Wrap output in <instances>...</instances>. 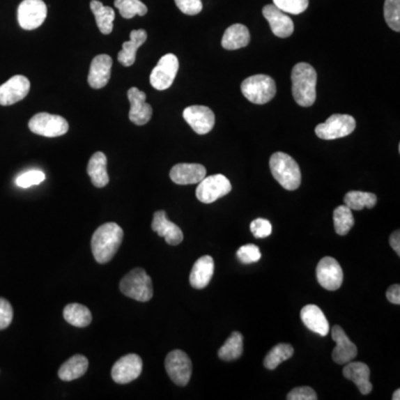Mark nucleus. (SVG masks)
Segmentation results:
<instances>
[{
	"label": "nucleus",
	"mask_w": 400,
	"mask_h": 400,
	"mask_svg": "<svg viewBox=\"0 0 400 400\" xmlns=\"http://www.w3.org/2000/svg\"><path fill=\"white\" fill-rule=\"evenodd\" d=\"M143 371V360L138 355L129 354L117 360L111 369V377L117 384H129Z\"/></svg>",
	"instance_id": "ddd939ff"
},
{
	"label": "nucleus",
	"mask_w": 400,
	"mask_h": 400,
	"mask_svg": "<svg viewBox=\"0 0 400 400\" xmlns=\"http://www.w3.org/2000/svg\"><path fill=\"white\" fill-rule=\"evenodd\" d=\"M113 59L108 55H98L93 58L88 74V84L93 89H102L109 82Z\"/></svg>",
	"instance_id": "aec40b11"
},
{
	"label": "nucleus",
	"mask_w": 400,
	"mask_h": 400,
	"mask_svg": "<svg viewBox=\"0 0 400 400\" xmlns=\"http://www.w3.org/2000/svg\"><path fill=\"white\" fill-rule=\"evenodd\" d=\"M151 229L156 231L160 237H164L166 243L171 246H177L184 240V233L180 227L168 220L166 211L158 210L155 213Z\"/></svg>",
	"instance_id": "6ab92c4d"
},
{
	"label": "nucleus",
	"mask_w": 400,
	"mask_h": 400,
	"mask_svg": "<svg viewBox=\"0 0 400 400\" xmlns=\"http://www.w3.org/2000/svg\"><path fill=\"white\" fill-rule=\"evenodd\" d=\"M31 91V82L22 75H16L0 86V105L10 106L27 96Z\"/></svg>",
	"instance_id": "4468645a"
},
{
	"label": "nucleus",
	"mask_w": 400,
	"mask_h": 400,
	"mask_svg": "<svg viewBox=\"0 0 400 400\" xmlns=\"http://www.w3.org/2000/svg\"><path fill=\"white\" fill-rule=\"evenodd\" d=\"M123 231L115 222H107L93 233L91 252L97 263H109L123 243Z\"/></svg>",
	"instance_id": "f257e3e1"
},
{
	"label": "nucleus",
	"mask_w": 400,
	"mask_h": 400,
	"mask_svg": "<svg viewBox=\"0 0 400 400\" xmlns=\"http://www.w3.org/2000/svg\"><path fill=\"white\" fill-rule=\"evenodd\" d=\"M14 310L10 302L5 298H0V330L7 328L13 321Z\"/></svg>",
	"instance_id": "37998d69"
},
{
	"label": "nucleus",
	"mask_w": 400,
	"mask_h": 400,
	"mask_svg": "<svg viewBox=\"0 0 400 400\" xmlns=\"http://www.w3.org/2000/svg\"><path fill=\"white\" fill-rule=\"evenodd\" d=\"M115 7L125 20H132L134 16H145L148 11L147 6L140 0H115Z\"/></svg>",
	"instance_id": "f704fd0d"
},
{
	"label": "nucleus",
	"mask_w": 400,
	"mask_h": 400,
	"mask_svg": "<svg viewBox=\"0 0 400 400\" xmlns=\"http://www.w3.org/2000/svg\"><path fill=\"white\" fill-rule=\"evenodd\" d=\"M164 367L170 379L178 386L184 387L190 383L192 374V364L186 353L179 349L170 351L164 360Z\"/></svg>",
	"instance_id": "1a4fd4ad"
},
{
	"label": "nucleus",
	"mask_w": 400,
	"mask_h": 400,
	"mask_svg": "<svg viewBox=\"0 0 400 400\" xmlns=\"http://www.w3.org/2000/svg\"><path fill=\"white\" fill-rule=\"evenodd\" d=\"M244 351V337L239 332H233L231 337L226 340L225 344L218 351V357L225 362L238 360Z\"/></svg>",
	"instance_id": "7c9ffc66"
},
{
	"label": "nucleus",
	"mask_w": 400,
	"mask_h": 400,
	"mask_svg": "<svg viewBox=\"0 0 400 400\" xmlns=\"http://www.w3.org/2000/svg\"><path fill=\"white\" fill-rule=\"evenodd\" d=\"M332 217L334 231L339 236H345L351 231V228L354 227V215L351 213V209L346 205L338 206L337 208L334 209Z\"/></svg>",
	"instance_id": "72a5a7b5"
},
{
	"label": "nucleus",
	"mask_w": 400,
	"mask_h": 400,
	"mask_svg": "<svg viewBox=\"0 0 400 400\" xmlns=\"http://www.w3.org/2000/svg\"><path fill=\"white\" fill-rule=\"evenodd\" d=\"M344 201L351 210H362L364 208H374L377 203V196L371 192L353 190L346 194Z\"/></svg>",
	"instance_id": "2f4dec72"
},
{
	"label": "nucleus",
	"mask_w": 400,
	"mask_h": 400,
	"mask_svg": "<svg viewBox=\"0 0 400 400\" xmlns=\"http://www.w3.org/2000/svg\"><path fill=\"white\" fill-rule=\"evenodd\" d=\"M386 297L392 304H400V286L398 284L396 285L390 286L387 289Z\"/></svg>",
	"instance_id": "c03bdc74"
},
{
	"label": "nucleus",
	"mask_w": 400,
	"mask_h": 400,
	"mask_svg": "<svg viewBox=\"0 0 400 400\" xmlns=\"http://www.w3.org/2000/svg\"><path fill=\"white\" fill-rule=\"evenodd\" d=\"M88 369V360L82 355H75L61 364L58 371L59 378L63 381H72L85 375Z\"/></svg>",
	"instance_id": "cd10ccee"
},
{
	"label": "nucleus",
	"mask_w": 400,
	"mask_h": 400,
	"mask_svg": "<svg viewBox=\"0 0 400 400\" xmlns=\"http://www.w3.org/2000/svg\"><path fill=\"white\" fill-rule=\"evenodd\" d=\"M130 110H129V121L137 126H144L149 123L153 116V108L151 105L146 102V93L139 91L138 88L132 87L127 93Z\"/></svg>",
	"instance_id": "dca6fc26"
},
{
	"label": "nucleus",
	"mask_w": 400,
	"mask_h": 400,
	"mask_svg": "<svg viewBox=\"0 0 400 400\" xmlns=\"http://www.w3.org/2000/svg\"><path fill=\"white\" fill-rule=\"evenodd\" d=\"M390 241L392 249L395 250L398 256H400V231H396L395 233H392Z\"/></svg>",
	"instance_id": "a18cd8bd"
},
{
	"label": "nucleus",
	"mask_w": 400,
	"mask_h": 400,
	"mask_svg": "<svg viewBox=\"0 0 400 400\" xmlns=\"http://www.w3.org/2000/svg\"><path fill=\"white\" fill-rule=\"evenodd\" d=\"M18 24L25 31L40 27L47 18V6L43 0H22L18 7Z\"/></svg>",
	"instance_id": "9d476101"
},
{
	"label": "nucleus",
	"mask_w": 400,
	"mask_h": 400,
	"mask_svg": "<svg viewBox=\"0 0 400 400\" xmlns=\"http://www.w3.org/2000/svg\"><path fill=\"white\" fill-rule=\"evenodd\" d=\"M179 10L190 16H195L203 10L201 0H175Z\"/></svg>",
	"instance_id": "a19ab883"
},
{
	"label": "nucleus",
	"mask_w": 400,
	"mask_h": 400,
	"mask_svg": "<svg viewBox=\"0 0 400 400\" xmlns=\"http://www.w3.org/2000/svg\"><path fill=\"white\" fill-rule=\"evenodd\" d=\"M87 173L91 183L97 188L107 186L109 175L107 171V157L102 151H97L91 156L87 166Z\"/></svg>",
	"instance_id": "393cba45"
},
{
	"label": "nucleus",
	"mask_w": 400,
	"mask_h": 400,
	"mask_svg": "<svg viewBox=\"0 0 400 400\" xmlns=\"http://www.w3.org/2000/svg\"><path fill=\"white\" fill-rule=\"evenodd\" d=\"M250 231L256 238H266L272 235V222L263 218H257L250 224Z\"/></svg>",
	"instance_id": "ea45409f"
},
{
	"label": "nucleus",
	"mask_w": 400,
	"mask_h": 400,
	"mask_svg": "<svg viewBox=\"0 0 400 400\" xmlns=\"http://www.w3.org/2000/svg\"><path fill=\"white\" fill-rule=\"evenodd\" d=\"M293 346L289 344H279L275 346L274 348L270 349L267 356L263 360V366L269 370H274L279 366L282 362H286L293 357Z\"/></svg>",
	"instance_id": "473e14b6"
},
{
	"label": "nucleus",
	"mask_w": 400,
	"mask_h": 400,
	"mask_svg": "<svg viewBox=\"0 0 400 400\" xmlns=\"http://www.w3.org/2000/svg\"><path fill=\"white\" fill-rule=\"evenodd\" d=\"M250 33L248 28L241 24H235L226 29L222 39V46L227 50L244 48L249 44Z\"/></svg>",
	"instance_id": "bb28decb"
},
{
	"label": "nucleus",
	"mask_w": 400,
	"mask_h": 400,
	"mask_svg": "<svg viewBox=\"0 0 400 400\" xmlns=\"http://www.w3.org/2000/svg\"><path fill=\"white\" fill-rule=\"evenodd\" d=\"M288 400H317L318 396L308 386L297 387L287 395Z\"/></svg>",
	"instance_id": "79ce46f5"
},
{
	"label": "nucleus",
	"mask_w": 400,
	"mask_h": 400,
	"mask_svg": "<svg viewBox=\"0 0 400 400\" xmlns=\"http://www.w3.org/2000/svg\"><path fill=\"white\" fill-rule=\"evenodd\" d=\"M147 40V33L144 29L132 31L130 33V40L123 44V49L118 52L117 59L125 67H130L136 61V54L139 47Z\"/></svg>",
	"instance_id": "a878e982"
},
{
	"label": "nucleus",
	"mask_w": 400,
	"mask_h": 400,
	"mask_svg": "<svg viewBox=\"0 0 400 400\" xmlns=\"http://www.w3.org/2000/svg\"><path fill=\"white\" fill-rule=\"evenodd\" d=\"M400 399V390H396L394 392V396H392V400H399Z\"/></svg>",
	"instance_id": "49530a36"
},
{
	"label": "nucleus",
	"mask_w": 400,
	"mask_h": 400,
	"mask_svg": "<svg viewBox=\"0 0 400 400\" xmlns=\"http://www.w3.org/2000/svg\"><path fill=\"white\" fill-rule=\"evenodd\" d=\"M28 127L33 134L48 138L61 137L69 130V123L66 119L61 116L48 113H39L33 116V118L28 123Z\"/></svg>",
	"instance_id": "423d86ee"
},
{
	"label": "nucleus",
	"mask_w": 400,
	"mask_h": 400,
	"mask_svg": "<svg viewBox=\"0 0 400 400\" xmlns=\"http://www.w3.org/2000/svg\"><path fill=\"white\" fill-rule=\"evenodd\" d=\"M231 192L229 179L222 174L205 177L198 183L196 197L203 203H215L216 200L228 195Z\"/></svg>",
	"instance_id": "6e6552de"
},
{
	"label": "nucleus",
	"mask_w": 400,
	"mask_h": 400,
	"mask_svg": "<svg viewBox=\"0 0 400 400\" xmlns=\"http://www.w3.org/2000/svg\"><path fill=\"white\" fill-rule=\"evenodd\" d=\"M237 258L243 263H257L261 261V252L256 245H244L237 250Z\"/></svg>",
	"instance_id": "58836bf2"
},
{
	"label": "nucleus",
	"mask_w": 400,
	"mask_h": 400,
	"mask_svg": "<svg viewBox=\"0 0 400 400\" xmlns=\"http://www.w3.org/2000/svg\"><path fill=\"white\" fill-rule=\"evenodd\" d=\"M302 323L309 330L318 334L321 337H326L330 327L323 310L316 305H306L300 311Z\"/></svg>",
	"instance_id": "4be33fe9"
},
{
	"label": "nucleus",
	"mask_w": 400,
	"mask_h": 400,
	"mask_svg": "<svg viewBox=\"0 0 400 400\" xmlns=\"http://www.w3.org/2000/svg\"><path fill=\"white\" fill-rule=\"evenodd\" d=\"M179 69V61L174 54L162 56L151 74V84L157 91H166L173 85Z\"/></svg>",
	"instance_id": "9b49d317"
},
{
	"label": "nucleus",
	"mask_w": 400,
	"mask_h": 400,
	"mask_svg": "<svg viewBox=\"0 0 400 400\" xmlns=\"http://www.w3.org/2000/svg\"><path fill=\"white\" fill-rule=\"evenodd\" d=\"M344 376L348 380L353 381L362 395H368L373 390L370 383V369L364 362H348L344 368Z\"/></svg>",
	"instance_id": "5701e85b"
},
{
	"label": "nucleus",
	"mask_w": 400,
	"mask_h": 400,
	"mask_svg": "<svg viewBox=\"0 0 400 400\" xmlns=\"http://www.w3.org/2000/svg\"><path fill=\"white\" fill-rule=\"evenodd\" d=\"M215 272V261L210 256H203L196 261L190 272V282L195 289H203L210 282Z\"/></svg>",
	"instance_id": "b1692460"
},
{
	"label": "nucleus",
	"mask_w": 400,
	"mask_h": 400,
	"mask_svg": "<svg viewBox=\"0 0 400 400\" xmlns=\"http://www.w3.org/2000/svg\"><path fill=\"white\" fill-rule=\"evenodd\" d=\"M384 16L392 31H400V0H385Z\"/></svg>",
	"instance_id": "c9c22d12"
},
{
	"label": "nucleus",
	"mask_w": 400,
	"mask_h": 400,
	"mask_svg": "<svg viewBox=\"0 0 400 400\" xmlns=\"http://www.w3.org/2000/svg\"><path fill=\"white\" fill-rule=\"evenodd\" d=\"M45 179H46V176L41 170H28L17 177L16 184L20 188H29L35 185L41 184Z\"/></svg>",
	"instance_id": "4c0bfd02"
},
{
	"label": "nucleus",
	"mask_w": 400,
	"mask_h": 400,
	"mask_svg": "<svg viewBox=\"0 0 400 400\" xmlns=\"http://www.w3.org/2000/svg\"><path fill=\"white\" fill-rule=\"evenodd\" d=\"M332 338L336 343V347L332 351V360L338 364H346L356 358L358 351L345 330L340 326H334L332 330Z\"/></svg>",
	"instance_id": "f3484780"
},
{
	"label": "nucleus",
	"mask_w": 400,
	"mask_h": 400,
	"mask_svg": "<svg viewBox=\"0 0 400 400\" xmlns=\"http://www.w3.org/2000/svg\"><path fill=\"white\" fill-rule=\"evenodd\" d=\"M183 117L198 134H208L215 126L214 111L206 106H190L184 110Z\"/></svg>",
	"instance_id": "2eb2a0df"
},
{
	"label": "nucleus",
	"mask_w": 400,
	"mask_h": 400,
	"mask_svg": "<svg viewBox=\"0 0 400 400\" xmlns=\"http://www.w3.org/2000/svg\"><path fill=\"white\" fill-rule=\"evenodd\" d=\"M293 82V96L295 102L302 107H310L316 102V85L317 72L313 66L307 63L295 65L291 72Z\"/></svg>",
	"instance_id": "f03ea898"
},
{
	"label": "nucleus",
	"mask_w": 400,
	"mask_h": 400,
	"mask_svg": "<svg viewBox=\"0 0 400 400\" xmlns=\"http://www.w3.org/2000/svg\"><path fill=\"white\" fill-rule=\"evenodd\" d=\"M121 293L137 302H149L154 295L153 282L143 268H134L129 272L119 284Z\"/></svg>",
	"instance_id": "20e7f679"
},
{
	"label": "nucleus",
	"mask_w": 400,
	"mask_h": 400,
	"mask_svg": "<svg viewBox=\"0 0 400 400\" xmlns=\"http://www.w3.org/2000/svg\"><path fill=\"white\" fill-rule=\"evenodd\" d=\"M269 167L280 186L287 190H298L302 183V173L293 157L285 153H275L269 160Z\"/></svg>",
	"instance_id": "7ed1b4c3"
},
{
	"label": "nucleus",
	"mask_w": 400,
	"mask_h": 400,
	"mask_svg": "<svg viewBox=\"0 0 400 400\" xmlns=\"http://www.w3.org/2000/svg\"><path fill=\"white\" fill-rule=\"evenodd\" d=\"M274 5L287 14L299 15L309 6V0H274Z\"/></svg>",
	"instance_id": "e433bc0d"
},
{
	"label": "nucleus",
	"mask_w": 400,
	"mask_h": 400,
	"mask_svg": "<svg viewBox=\"0 0 400 400\" xmlns=\"http://www.w3.org/2000/svg\"><path fill=\"white\" fill-rule=\"evenodd\" d=\"M276 91V82L267 75H255L241 84V93L254 104H267L274 98Z\"/></svg>",
	"instance_id": "39448f33"
},
{
	"label": "nucleus",
	"mask_w": 400,
	"mask_h": 400,
	"mask_svg": "<svg viewBox=\"0 0 400 400\" xmlns=\"http://www.w3.org/2000/svg\"><path fill=\"white\" fill-rule=\"evenodd\" d=\"M356 128V121L353 116L336 114L327 119L323 123H319L315 128V132L321 139L332 140L349 136Z\"/></svg>",
	"instance_id": "0eeeda50"
},
{
	"label": "nucleus",
	"mask_w": 400,
	"mask_h": 400,
	"mask_svg": "<svg viewBox=\"0 0 400 400\" xmlns=\"http://www.w3.org/2000/svg\"><path fill=\"white\" fill-rule=\"evenodd\" d=\"M263 15L269 22L272 33L279 38H287L293 33V20L284 11L278 9L275 5H267L263 8Z\"/></svg>",
	"instance_id": "a211bd4d"
},
{
	"label": "nucleus",
	"mask_w": 400,
	"mask_h": 400,
	"mask_svg": "<svg viewBox=\"0 0 400 400\" xmlns=\"http://www.w3.org/2000/svg\"><path fill=\"white\" fill-rule=\"evenodd\" d=\"M316 276L319 285L327 291H337L343 285V268L334 258H323L316 269Z\"/></svg>",
	"instance_id": "f8f14e48"
},
{
	"label": "nucleus",
	"mask_w": 400,
	"mask_h": 400,
	"mask_svg": "<svg viewBox=\"0 0 400 400\" xmlns=\"http://www.w3.org/2000/svg\"><path fill=\"white\" fill-rule=\"evenodd\" d=\"M206 174L203 164H177L170 170V179L177 185H194L203 180Z\"/></svg>",
	"instance_id": "412c9836"
},
{
	"label": "nucleus",
	"mask_w": 400,
	"mask_h": 400,
	"mask_svg": "<svg viewBox=\"0 0 400 400\" xmlns=\"http://www.w3.org/2000/svg\"><path fill=\"white\" fill-rule=\"evenodd\" d=\"M63 318L72 326L87 327L93 321L91 310L80 304H69L63 308Z\"/></svg>",
	"instance_id": "c756f323"
},
{
	"label": "nucleus",
	"mask_w": 400,
	"mask_h": 400,
	"mask_svg": "<svg viewBox=\"0 0 400 400\" xmlns=\"http://www.w3.org/2000/svg\"><path fill=\"white\" fill-rule=\"evenodd\" d=\"M91 9L93 11L97 27L100 33L109 35L114 29V20H115V11L113 8L102 5L98 0H91Z\"/></svg>",
	"instance_id": "c85d7f7f"
}]
</instances>
